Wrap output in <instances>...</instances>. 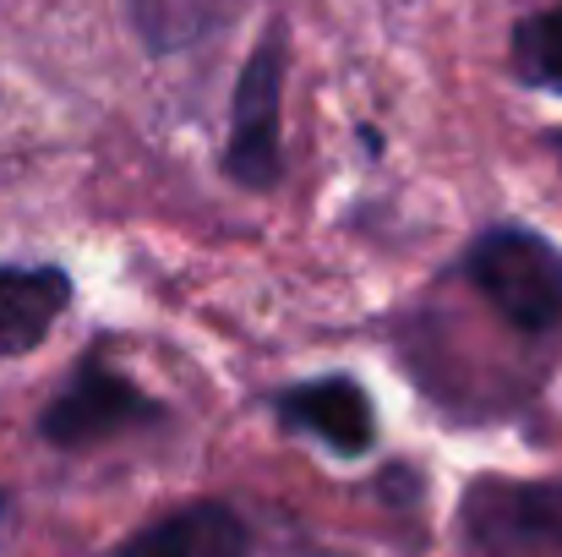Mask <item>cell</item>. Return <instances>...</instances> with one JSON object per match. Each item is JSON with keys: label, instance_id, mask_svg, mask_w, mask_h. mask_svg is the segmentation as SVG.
Returning <instances> with one entry per match:
<instances>
[{"label": "cell", "instance_id": "6da1fadb", "mask_svg": "<svg viewBox=\"0 0 562 557\" xmlns=\"http://www.w3.org/2000/svg\"><path fill=\"white\" fill-rule=\"evenodd\" d=\"M470 279L492 312L525 334L562 323V252L530 230H492L470 246Z\"/></svg>", "mask_w": 562, "mask_h": 557}, {"label": "cell", "instance_id": "7a4b0ae2", "mask_svg": "<svg viewBox=\"0 0 562 557\" xmlns=\"http://www.w3.org/2000/svg\"><path fill=\"white\" fill-rule=\"evenodd\" d=\"M464 536L475 557H562V481H481Z\"/></svg>", "mask_w": 562, "mask_h": 557}, {"label": "cell", "instance_id": "3957f363", "mask_svg": "<svg viewBox=\"0 0 562 557\" xmlns=\"http://www.w3.org/2000/svg\"><path fill=\"white\" fill-rule=\"evenodd\" d=\"M279 82H284V38L268 33L240 71L235 132L224 148V170L251 191L279 181Z\"/></svg>", "mask_w": 562, "mask_h": 557}, {"label": "cell", "instance_id": "277c9868", "mask_svg": "<svg viewBox=\"0 0 562 557\" xmlns=\"http://www.w3.org/2000/svg\"><path fill=\"white\" fill-rule=\"evenodd\" d=\"M159 410L137 393V382H126L121 371L88 361V367L71 371V382L55 393V404L44 410L38 432L55 448H93V443H104V437H115L126 426H143Z\"/></svg>", "mask_w": 562, "mask_h": 557}, {"label": "cell", "instance_id": "5b68a950", "mask_svg": "<svg viewBox=\"0 0 562 557\" xmlns=\"http://www.w3.org/2000/svg\"><path fill=\"white\" fill-rule=\"evenodd\" d=\"M279 415H284V426L323 437L334 454H367L372 448V432H376L372 399L350 377H317V382L290 388L279 399Z\"/></svg>", "mask_w": 562, "mask_h": 557}, {"label": "cell", "instance_id": "8992f818", "mask_svg": "<svg viewBox=\"0 0 562 557\" xmlns=\"http://www.w3.org/2000/svg\"><path fill=\"white\" fill-rule=\"evenodd\" d=\"M71 307V279L49 263H0V356H27Z\"/></svg>", "mask_w": 562, "mask_h": 557}, {"label": "cell", "instance_id": "52a82bcc", "mask_svg": "<svg viewBox=\"0 0 562 557\" xmlns=\"http://www.w3.org/2000/svg\"><path fill=\"white\" fill-rule=\"evenodd\" d=\"M115 557H251V531L229 503H187L137 531Z\"/></svg>", "mask_w": 562, "mask_h": 557}, {"label": "cell", "instance_id": "ba28073f", "mask_svg": "<svg viewBox=\"0 0 562 557\" xmlns=\"http://www.w3.org/2000/svg\"><path fill=\"white\" fill-rule=\"evenodd\" d=\"M235 0H132V22L154 55H176L224 27Z\"/></svg>", "mask_w": 562, "mask_h": 557}, {"label": "cell", "instance_id": "9c48e42d", "mask_svg": "<svg viewBox=\"0 0 562 557\" xmlns=\"http://www.w3.org/2000/svg\"><path fill=\"white\" fill-rule=\"evenodd\" d=\"M514 60H519V77L536 82V88H558L562 93V5L530 16L514 38Z\"/></svg>", "mask_w": 562, "mask_h": 557}]
</instances>
